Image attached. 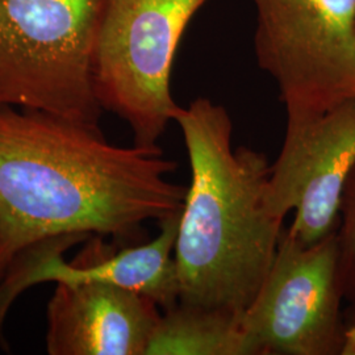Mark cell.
<instances>
[{
    "label": "cell",
    "instance_id": "277c9868",
    "mask_svg": "<svg viewBox=\"0 0 355 355\" xmlns=\"http://www.w3.org/2000/svg\"><path fill=\"white\" fill-rule=\"evenodd\" d=\"M208 0H105L92 64L102 110L127 123L135 145L155 146L180 111L171 94L178 46Z\"/></svg>",
    "mask_w": 355,
    "mask_h": 355
},
{
    "label": "cell",
    "instance_id": "5b68a950",
    "mask_svg": "<svg viewBox=\"0 0 355 355\" xmlns=\"http://www.w3.org/2000/svg\"><path fill=\"white\" fill-rule=\"evenodd\" d=\"M257 61L279 89L287 119L355 99V0H252Z\"/></svg>",
    "mask_w": 355,
    "mask_h": 355
},
{
    "label": "cell",
    "instance_id": "3957f363",
    "mask_svg": "<svg viewBox=\"0 0 355 355\" xmlns=\"http://www.w3.org/2000/svg\"><path fill=\"white\" fill-rule=\"evenodd\" d=\"M105 0H0V105L99 125L92 64Z\"/></svg>",
    "mask_w": 355,
    "mask_h": 355
},
{
    "label": "cell",
    "instance_id": "52a82bcc",
    "mask_svg": "<svg viewBox=\"0 0 355 355\" xmlns=\"http://www.w3.org/2000/svg\"><path fill=\"white\" fill-rule=\"evenodd\" d=\"M355 167V99L315 117L288 120L267 182L268 208L305 245L337 232L343 190Z\"/></svg>",
    "mask_w": 355,
    "mask_h": 355
},
{
    "label": "cell",
    "instance_id": "ba28073f",
    "mask_svg": "<svg viewBox=\"0 0 355 355\" xmlns=\"http://www.w3.org/2000/svg\"><path fill=\"white\" fill-rule=\"evenodd\" d=\"M161 318L146 296L103 282L57 283L48 303L49 355H146Z\"/></svg>",
    "mask_w": 355,
    "mask_h": 355
},
{
    "label": "cell",
    "instance_id": "8992f818",
    "mask_svg": "<svg viewBox=\"0 0 355 355\" xmlns=\"http://www.w3.org/2000/svg\"><path fill=\"white\" fill-rule=\"evenodd\" d=\"M343 303L337 232L305 245L284 228L243 327L257 355H343Z\"/></svg>",
    "mask_w": 355,
    "mask_h": 355
},
{
    "label": "cell",
    "instance_id": "6da1fadb",
    "mask_svg": "<svg viewBox=\"0 0 355 355\" xmlns=\"http://www.w3.org/2000/svg\"><path fill=\"white\" fill-rule=\"evenodd\" d=\"M175 170L158 145L121 148L99 125L0 105V279L51 237L140 240L145 223L182 211Z\"/></svg>",
    "mask_w": 355,
    "mask_h": 355
},
{
    "label": "cell",
    "instance_id": "30bf717a",
    "mask_svg": "<svg viewBox=\"0 0 355 355\" xmlns=\"http://www.w3.org/2000/svg\"><path fill=\"white\" fill-rule=\"evenodd\" d=\"M337 239L347 328H355V167L343 190Z\"/></svg>",
    "mask_w": 355,
    "mask_h": 355
},
{
    "label": "cell",
    "instance_id": "7a4b0ae2",
    "mask_svg": "<svg viewBox=\"0 0 355 355\" xmlns=\"http://www.w3.org/2000/svg\"><path fill=\"white\" fill-rule=\"evenodd\" d=\"M191 184L180 211L174 257L179 302L245 312L266 279L284 220L266 199L271 164L252 148H233L228 111L207 98L180 108Z\"/></svg>",
    "mask_w": 355,
    "mask_h": 355
},
{
    "label": "cell",
    "instance_id": "9c48e42d",
    "mask_svg": "<svg viewBox=\"0 0 355 355\" xmlns=\"http://www.w3.org/2000/svg\"><path fill=\"white\" fill-rule=\"evenodd\" d=\"M146 355H257L243 312L178 304L164 311Z\"/></svg>",
    "mask_w": 355,
    "mask_h": 355
},
{
    "label": "cell",
    "instance_id": "8fae6325",
    "mask_svg": "<svg viewBox=\"0 0 355 355\" xmlns=\"http://www.w3.org/2000/svg\"><path fill=\"white\" fill-rule=\"evenodd\" d=\"M343 355H355V328H347V338Z\"/></svg>",
    "mask_w": 355,
    "mask_h": 355
}]
</instances>
